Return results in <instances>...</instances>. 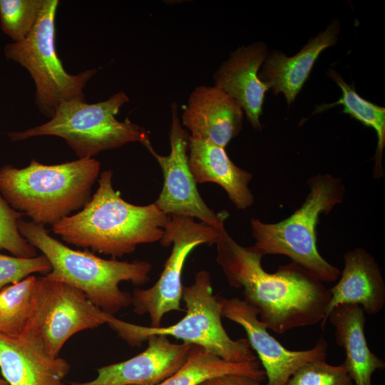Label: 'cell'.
Returning a JSON list of instances; mask_svg holds the SVG:
<instances>
[{"instance_id":"1","label":"cell","mask_w":385,"mask_h":385,"mask_svg":"<svg viewBox=\"0 0 385 385\" xmlns=\"http://www.w3.org/2000/svg\"><path fill=\"white\" fill-rule=\"evenodd\" d=\"M216 261L230 286L242 288L244 300L257 312L267 329L283 334L324 319L331 294L322 281L295 262L279 266L274 273L262 266L263 256L239 245L219 228Z\"/></svg>"},{"instance_id":"2","label":"cell","mask_w":385,"mask_h":385,"mask_svg":"<svg viewBox=\"0 0 385 385\" xmlns=\"http://www.w3.org/2000/svg\"><path fill=\"white\" fill-rule=\"evenodd\" d=\"M112 178L111 170L102 172L93 197L81 211L53 225L54 234L68 244L113 258L160 240L169 216L155 202L140 206L124 200L114 190Z\"/></svg>"},{"instance_id":"3","label":"cell","mask_w":385,"mask_h":385,"mask_svg":"<svg viewBox=\"0 0 385 385\" xmlns=\"http://www.w3.org/2000/svg\"><path fill=\"white\" fill-rule=\"evenodd\" d=\"M100 168L94 158L56 165L33 159L22 168L6 165L0 168V192L31 221L53 226L90 200Z\"/></svg>"},{"instance_id":"4","label":"cell","mask_w":385,"mask_h":385,"mask_svg":"<svg viewBox=\"0 0 385 385\" xmlns=\"http://www.w3.org/2000/svg\"><path fill=\"white\" fill-rule=\"evenodd\" d=\"M18 229L49 260L52 270L45 276L78 289L107 314L114 315L131 304V294L120 289V282L140 286L150 279L152 265L147 261L106 260L87 250H73L51 237L44 225L22 218Z\"/></svg>"},{"instance_id":"5","label":"cell","mask_w":385,"mask_h":385,"mask_svg":"<svg viewBox=\"0 0 385 385\" xmlns=\"http://www.w3.org/2000/svg\"><path fill=\"white\" fill-rule=\"evenodd\" d=\"M309 192L302 206L289 217L277 223L251 219L252 246L263 257L283 255L322 282H336L339 270L324 260L317 247L316 227L322 214H329L342 203L345 188L340 179L319 174L307 181Z\"/></svg>"},{"instance_id":"6","label":"cell","mask_w":385,"mask_h":385,"mask_svg":"<svg viewBox=\"0 0 385 385\" xmlns=\"http://www.w3.org/2000/svg\"><path fill=\"white\" fill-rule=\"evenodd\" d=\"M186 313L178 322L166 327H145L108 314L106 324L128 345L136 347L153 335H164L183 343L203 347L223 360L247 362L257 360L247 339L233 340L222 323V297L212 293L211 276L200 270L194 282L183 289Z\"/></svg>"},{"instance_id":"7","label":"cell","mask_w":385,"mask_h":385,"mask_svg":"<svg viewBox=\"0 0 385 385\" xmlns=\"http://www.w3.org/2000/svg\"><path fill=\"white\" fill-rule=\"evenodd\" d=\"M128 101L123 91L96 103L83 99L65 101L46 123L9 132L8 136L14 142L36 136H57L65 140L78 159L94 158L103 151L130 143L143 145L150 140L148 132L128 118L120 121L115 117Z\"/></svg>"},{"instance_id":"8","label":"cell","mask_w":385,"mask_h":385,"mask_svg":"<svg viewBox=\"0 0 385 385\" xmlns=\"http://www.w3.org/2000/svg\"><path fill=\"white\" fill-rule=\"evenodd\" d=\"M58 0H45L38 20L26 38L5 45L8 61L24 67L35 84L34 101L38 111L49 119L59 105L73 99L86 100L83 89L97 69L68 73L56 48L55 19Z\"/></svg>"},{"instance_id":"9","label":"cell","mask_w":385,"mask_h":385,"mask_svg":"<svg viewBox=\"0 0 385 385\" xmlns=\"http://www.w3.org/2000/svg\"><path fill=\"white\" fill-rule=\"evenodd\" d=\"M219 229L194 218L169 216L160 244L164 247L173 245L163 270L158 281L150 287L135 289L131 294L133 312L138 315L148 314L150 327L162 326L163 317L172 311H180L183 285L182 274L189 254L197 246L215 244Z\"/></svg>"},{"instance_id":"10","label":"cell","mask_w":385,"mask_h":385,"mask_svg":"<svg viewBox=\"0 0 385 385\" xmlns=\"http://www.w3.org/2000/svg\"><path fill=\"white\" fill-rule=\"evenodd\" d=\"M108 315L78 289L46 276L38 277L34 305L25 331L37 336L51 354L59 356L69 338L106 324Z\"/></svg>"},{"instance_id":"11","label":"cell","mask_w":385,"mask_h":385,"mask_svg":"<svg viewBox=\"0 0 385 385\" xmlns=\"http://www.w3.org/2000/svg\"><path fill=\"white\" fill-rule=\"evenodd\" d=\"M170 111V154H158L150 140L143 145L158 161L163 174V188L155 203L168 216L197 218L218 230L224 225L228 213L225 210L215 213L200 196L188 165L187 151L190 135L180 123L176 102L171 103Z\"/></svg>"},{"instance_id":"12","label":"cell","mask_w":385,"mask_h":385,"mask_svg":"<svg viewBox=\"0 0 385 385\" xmlns=\"http://www.w3.org/2000/svg\"><path fill=\"white\" fill-rule=\"evenodd\" d=\"M222 315L243 328L250 347L257 352L267 378L265 385H286L304 364L326 359L328 344L323 337L309 349L289 350L267 332L257 311L244 299L222 297Z\"/></svg>"},{"instance_id":"13","label":"cell","mask_w":385,"mask_h":385,"mask_svg":"<svg viewBox=\"0 0 385 385\" xmlns=\"http://www.w3.org/2000/svg\"><path fill=\"white\" fill-rule=\"evenodd\" d=\"M147 342L148 347L136 356L98 369L91 381L71 385H158L185 364L192 346L173 343L164 335H153Z\"/></svg>"},{"instance_id":"14","label":"cell","mask_w":385,"mask_h":385,"mask_svg":"<svg viewBox=\"0 0 385 385\" xmlns=\"http://www.w3.org/2000/svg\"><path fill=\"white\" fill-rule=\"evenodd\" d=\"M239 103L215 86L201 85L190 93L180 118L190 136L225 148L242 128Z\"/></svg>"},{"instance_id":"15","label":"cell","mask_w":385,"mask_h":385,"mask_svg":"<svg viewBox=\"0 0 385 385\" xmlns=\"http://www.w3.org/2000/svg\"><path fill=\"white\" fill-rule=\"evenodd\" d=\"M0 369L9 385H64L70 365L25 331L18 337L0 334Z\"/></svg>"},{"instance_id":"16","label":"cell","mask_w":385,"mask_h":385,"mask_svg":"<svg viewBox=\"0 0 385 385\" xmlns=\"http://www.w3.org/2000/svg\"><path fill=\"white\" fill-rule=\"evenodd\" d=\"M268 54L266 45L255 42L232 51L213 73L215 86L223 90L241 106L257 130L262 129L260 118L268 87L258 73Z\"/></svg>"},{"instance_id":"17","label":"cell","mask_w":385,"mask_h":385,"mask_svg":"<svg viewBox=\"0 0 385 385\" xmlns=\"http://www.w3.org/2000/svg\"><path fill=\"white\" fill-rule=\"evenodd\" d=\"M338 282L329 289L331 298L320 325L325 328L331 311L340 304H357L365 314L375 315L385 304V283L374 257L363 248L348 251Z\"/></svg>"},{"instance_id":"18","label":"cell","mask_w":385,"mask_h":385,"mask_svg":"<svg viewBox=\"0 0 385 385\" xmlns=\"http://www.w3.org/2000/svg\"><path fill=\"white\" fill-rule=\"evenodd\" d=\"M339 31V24L334 20L297 54L289 57L278 51L268 53L259 71V78L274 94L282 93L290 105L309 78L320 53L337 42Z\"/></svg>"},{"instance_id":"19","label":"cell","mask_w":385,"mask_h":385,"mask_svg":"<svg viewBox=\"0 0 385 385\" xmlns=\"http://www.w3.org/2000/svg\"><path fill=\"white\" fill-rule=\"evenodd\" d=\"M188 149V165L196 183L219 185L237 209H247L254 203L248 188L252 175L237 167L225 148L189 135Z\"/></svg>"},{"instance_id":"20","label":"cell","mask_w":385,"mask_h":385,"mask_svg":"<svg viewBox=\"0 0 385 385\" xmlns=\"http://www.w3.org/2000/svg\"><path fill=\"white\" fill-rule=\"evenodd\" d=\"M334 327L336 343L344 349L345 365L355 385H372L373 374L385 368L383 359L369 348L364 327L365 313L357 304H340L330 312L327 321Z\"/></svg>"},{"instance_id":"21","label":"cell","mask_w":385,"mask_h":385,"mask_svg":"<svg viewBox=\"0 0 385 385\" xmlns=\"http://www.w3.org/2000/svg\"><path fill=\"white\" fill-rule=\"evenodd\" d=\"M228 374L247 376L261 382L266 377L258 360L230 362L202 346L192 345L185 364L158 385H200L207 379Z\"/></svg>"},{"instance_id":"22","label":"cell","mask_w":385,"mask_h":385,"mask_svg":"<svg viewBox=\"0 0 385 385\" xmlns=\"http://www.w3.org/2000/svg\"><path fill=\"white\" fill-rule=\"evenodd\" d=\"M329 76L339 86L342 96L338 101L317 106L314 113H320L337 105L343 106L342 112L358 120L364 125L372 128L377 136V146L374 156V175H384L382 155L385 146V108L360 96L354 86L347 84L334 69H329Z\"/></svg>"},{"instance_id":"23","label":"cell","mask_w":385,"mask_h":385,"mask_svg":"<svg viewBox=\"0 0 385 385\" xmlns=\"http://www.w3.org/2000/svg\"><path fill=\"white\" fill-rule=\"evenodd\" d=\"M37 277L30 275L0 290V334H22L29 324L36 297Z\"/></svg>"},{"instance_id":"24","label":"cell","mask_w":385,"mask_h":385,"mask_svg":"<svg viewBox=\"0 0 385 385\" xmlns=\"http://www.w3.org/2000/svg\"><path fill=\"white\" fill-rule=\"evenodd\" d=\"M45 0H0V26L12 42L24 40L35 27Z\"/></svg>"},{"instance_id":"25","label":"cell","mask_w":385,"mask_h":385,"mask_svg":"<svg viewBox=\"0 0 385 385\" xmlns=\"http://www.w3.org/2000/svg\"><path fill=\"white\" fill-rule=\"evenodd\" d=\"M345 365H331L325 359L311 361L289 378L286 385H353Z\"/></svg>"},{"instance_id":"26","label":"cell","mask_w":385,"mask_h":385,"mask_svg":"<svg viewBox=\"0 0 385 385\" xmlns=\"http://www.w3.org/2000/svg\"><path fill=\"white\" fill-rule=\"evenodd\" d=\"M23 214L12 208L0 192V250L13 256L33 257L36 249L19 232L18 222Z\"/></svg>"},{"instance_id":"27","label":"cell","mask_w":385,"mask_h":385,"mask_svg":"<svg viewBox=\"0 0 385 385\" xmlns=\"http://www.w3.org/2000/svg\"><path fill=\"white\" fill-rule=\"evenodd\" d=\"M51 270L49 260L43 254L33 257H20L0 253V290L34 273L46 275Z\"/></svg>"},{"instance_id":"28","label":"cell","mask_w":385,"mask_h":385,"mask_svg":"<svg viewBox=\"0 0 385 385\" xmlns=\"http://www.w3.org/2000/svg\"><path fill=\"white\" fill-rule=\"evenodd\" d=\"M200 385H265L247 376L228 374L206 380Z\"/></svg>"},{"instance_id":"29","label":"cell","mask_w":385,"mask_h":385,"mask_svg":"<svg viewBox=\"0 0 385 385\" xmlns=\"http://www.w3.org/2000/svg\"><path fill=\"white\" fill-rule=\"evenodd\" d=\"M0 385H9V384L4 378L0 377Z\"/></svg>"}]
</instances>
